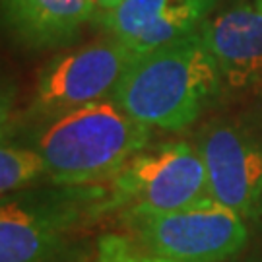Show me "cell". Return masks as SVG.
I'll list each match as a JSON object with an SVG mask.
<instances>
[{
    "instance_id": "cell-14",
    "label": "cell",
    "mask_w": 262,
    "mask_h": 262,
    "mask_svg": "<svg viewBox=\"0 0 262 262\" xmlns=\"http://www.w3.org/2000/svg\"><path fill=\"white\" fill-rule=\"evenodd\" d=\"M121 2H124V0H94V4H95V10H111L115 8V6H119Z\"/></svg>"
},
{
    "instance_id": "cell-4",
    "label": "cell",
    "mask_w": 262,
    "mask_h": 262,
    "mask_svg": "<svg viewBox=\"0 0 262 262\" xmlns=\"http://www.w3.org/2000/svg\"><path fill=\"white\" fill-rule=\"evenodd\" d=\"M140 245L175 262H231L249 247V224L212 196L130 220Z\"/></svg>"
},
{
    "instance_id": "cell-5",
    "label": "cell",
    "mask_w": 262,
    "mask_h": 262,
    "mask_svg": "<svg viewBox=\"0 0 262 262\" xmlns=\"http://www.w3.org/2000/svg\"><path fill=\"white\" fill-rule=\"evenodd\" d=\"M136 53L117 37L97 39L41 68L31 99V113L53 119L84 105L111 99Z\"/></svg>"
},
{
    "instance_id": "cell-1",
    "label": "cell",
    "mask_w": 262,
    "mask_h": 262,
    "mask_svg": "<svg viewBox=\"0 0 262 262\" xmlns=\"http://www.w3.org/2000/svg\"><path fill=\"white\" fill-rule=\"evenodd\" d=\"M222 90V76L202 29L136 55L113 101L150 128L183 130Z\"/></svg>"
},
{
    "instance_id": "cell-11",
    "label": "cell",
    "mask_w": 262,
    "mask_h": 262,
    "mask_svg": "<svg viewBox=\"0 0 262 262\" xmlns=\"http://www.w3.org/2000/svg\"><path fill=\"white\" fill-rule=\"evenodd\" d=\"M41 175H47V163L41 151L2 144L0 150V192L6 198L10 192L24 188Z\"/></svg>"
},
{
    "instance_id": "cell-2",
    "label": "cell",
    "mask_w": 262,
    "mask_h": 262,
    "mask_svg": "<svg viewBox=\"0 0 262 262\" xmlns=\"http://www.w3.org/2000/svg\"><path fill=\"white\" fill-rule=\"evenodd\" d=\"M151 128L117 101L103 99L49 119L37 138L47 177L58 185H84L113 177L146 150Z\"/></svg>"
},
{
    "instance_id": "cell-15",
    "label": "cell",
    "mask_w": 262,
    "mask_h": 262,
    "mask_svg": "<svg viewBox=\"0 0 262 262\" xmlns=\"http://www.w3.org/2000/svg\"><path fill=\"white\" fill-rule=\"evenodd\" d=\"M254 2H256V6H258V8L262 10V0H254Z\"/></svg>"
},
{
    "instance_id": "cell-12",
    "label": "cell",
    "mask_w": 262,
    "mask_h": 262,
    "mask_svg": "<svg viewBox=\"0 0 262 262\" xmlns=\"http://www.w3.org/2000/svg\"><path fill=\"white\" fill-rule=\"evenodd\" d=\"M94 262H175L158 256V254L146 251L132 241L119 237V235H107L99 241L97 258Z\"/></svg>"
},
{
    "instance_id": "cell-9",
    "label": "cell",
    "mask_w": 262,
    "mask_h": 262,
    "mask_svg": "<svg viewBox=\"0 0 262 262\" xmlns=\"http://www.w3.org/2000/svg\"><path fill=\"white\" fill-rule=\"evenodd\" d=\"M66 217L55 210L2 200L0 262H66Z\"/></svg>"
},
{
    "instance_id": "cell-7",
    "label": "cell",
    "mask_w": 262,
    "mask_h": 262,
    "mask_svg": "<svg viewBox=\"0 0 262 262\" xmlns=\"http://www.w3.org/2000/svg\"><path fill=\"white\" fill-rule=\"evenodd\" d=\"M217 0H124L97 21L136 55L169 45L202 28Z\"/></svg>"
},
{
    "instance_id": "cell-3",
    "label": "cell",
    "mask_w": 262,
    "mask_h": 262,
    "mask_svg": "<svg viewBox=\"0 0 262 262\" xmlns=\"http://www.w3.org/2000/svg\"><path fill=\"white\" fill-rule=\"evenodd\" d=\"M206 196V167L198 146L171 140L142 150L113 175L109 206L121 208L128 220H138L181 210Z\"/></svg>"
},
{
    "instance_id": "cell-8",
    "label": "cell",
    "mask_w": 262,
    "mask_h": 262,
    "mask_svg": "<svg viewBox=\"0 0 262 262\" xmlns=\"http://www.w3.org/2000/svg\"><path fill=\"white\" fill-rule=\"evenodd\" d=\"M215 58L222 88L247 92L262 88V10L251 0H233L202 24Z\"/></svg>"
},
{
    "instance_id": "cell-6",
    "label": "cell",
    "mask_w": 262,
    "mask_h": 262,
    "mask_svg": "<svg viewBox=\"0 0 262 262\" xmlns=\"http://www.w3.org/2000/svg\"><path fill=\"white\" fill-rule=\"evenodd\" d=\"M208 194L249 225H262V140L231 122H212L196 142Z\"/></svg>"
},
{
    "instance_id": "cell-13",
    "label": "cell",
    "mask_w": 262,
    "mask_h": 262,
    "mask_svg": "<svg viewBox=\"0 0 262 262\" xmlns=\"http://www.w3.org/2000/svg\"><path fill=\"white\" fill-rule=\"evenodd\" d=\"M231 262H262V247L260 249H254V251H251V253L239 254V256Z\"/></svg>"
},
{
    "instance_id": "cell-10",
    "label": "cell",
    "mask_w": 262,
    "mask_h": 262,
    "mask_svg": "<svg viewBox=\"0 0 262 262\" xmlns=\"http://www.w3.org/2000/svg\"><path fill=\"white\" fill-rule=\"evenodd\" d=\"M94 16V0H2L4 28L37 51L68 47Z\"/></svg>"
}]
</instances>
